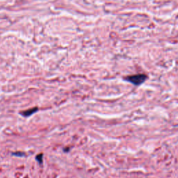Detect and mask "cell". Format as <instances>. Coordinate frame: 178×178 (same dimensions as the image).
<instances>
[{"mask_svg":"<svg viewBox=\"0 0 178 178\" xmlns=\"http://www.w3.org/2000/svg\"><path fill=\"white\" fill-rule=\"evenodd\" d=\"M148 77L146 74H137L127 76L124 78V80L127 82H129L134 86H141L148 80Z\"/></svg>","mask_w":178,"mask_h":178,"instance_id":"6da1fadb","label":"cell"},{"mask_svg":"<svg viewBox=\"0 0 178 178\" xmlns=\"http://www.w3.org/2000/svg\"><path fill=\"white\" fill-rule=\"evenodd\" d=\"M37 110H38V108L37 107L34 108V109H29V110H27V111H24V112L22 113V115H24V116H26V117L29 116V115H32L33 113L36 112V111H37Z\"/></svg>","mask_w":178,"mask_h":178,"instance_id":"7a4b0ae2","label":"cell"},{"mask_svg":"<svg viewBox=\"0 0 178 178\" xmlns=\"http://www.w3.org/2000/svg\"><path fill=\"white\" fill-rule=\"evenodd\" d=\"M41 158H43V155H42V154H40V155H38L37 157H36V160L39 161L40 164H41V163L43 162V161H41Z\"/></svg>","mask_w":178,"mask_h":178,"instance_id":"3957f363","label":"cell"},{"mask_svg":"<svg viewBox=\"0 0 178 178\" xmlns=\"http://www.w3.org/2000/svg\"><path fill=\"white\" fill-rule=\"evenodd\" d=\"M19 154H17V152H15V153H13L14 155L18 156V157H23V156H25V154H23V152H18Z\"/></svg>","mask_w":178,"mask_h":178,"instance_id":"277c9868","label":"cell"}]
</instances>
